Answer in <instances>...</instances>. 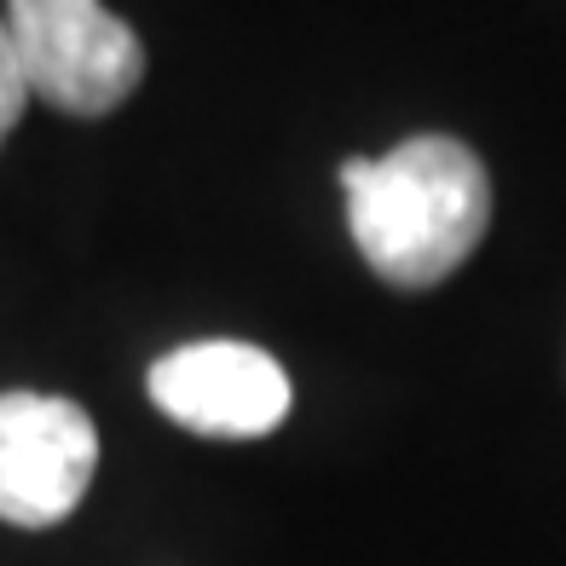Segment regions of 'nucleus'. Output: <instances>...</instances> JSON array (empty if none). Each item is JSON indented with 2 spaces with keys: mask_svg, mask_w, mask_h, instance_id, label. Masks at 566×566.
<instances>
[{
  "mask_svg": "<svg viewBox=\"0 0 566 566\" xmlns=\"http://www.w3.org/2000/svg\"><path fill=\"white\" fill-rule=\"evenodd\" d=\"M150 399L209 440H261L290 417V376L249 342H191L150 365Z\"/></svg>",
  "mask_w": 566,
  "mask_h": 566,
  "instance_id": "obj_4",
  "label": "nucleus"
},
{
  "mask_svg": "<svg viewBox=\"0 0 566 566\" xmlns=\"http://www.w3.org/2000/svg\"><path fill=\"white\" fill-rule=\"evenodd\" d=\"M7 30L30 93L70 116H111L145 75L139 35L98 0H7Z\"/></svg>",
  "mask_w": 566,
  "mask_h": 566,
  "instance_id": "obj_2",
  "label": "nucleus"
},
{
  "mask_svg": "<svg viewBox=\"0 0 566 566\" xmlns=\"http://www.w3.org/2000/svg\"><path fill=\"white\" fill-rule=\"evenodd\" d=\"M98 462L93 417L53 394H0V521L59 526L87 497Z\"/></svg>",
  "mask_w": 566,
  "mask_h": 566,
  "instance_id": "obj_3",
  "label": "nucleus"
},
{
  "mask_svg": "<svg viewBox=\"0 0 566 566\" xmlns=\"http://www.w3.org/2000/svg\"><path fill=\"white\" fill-rule=\"evenodd\" d=\"M23 105H30V75H23V59L12 46V30L7 18H0V145H7V134L18 127Z\"/></svg>",
  "mask_w": 566,
  "mask_h": 566,
  "instance_id": "obj_5",
  "label": "nucleus"
},
{
  "mask_svg": "<svg viewBox=\"0 0 566 566\" xmlns=\"http://www.w3.org/2000/svg\"><path fill=\"white\" fill-rule=\"evenodd\" d=\"M347 226L358 254L399 290H428L451 277L485 238L492 179L462 139L417 134L388 157L342 163Z\"/></svg>",
  "mask_w": 566,
  "mask_h": 566,
  "instance_id": "obj_1",
  "label": "nucleus"
}]
</instances>
